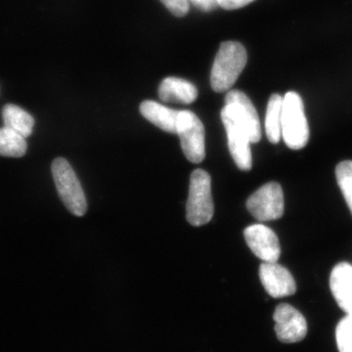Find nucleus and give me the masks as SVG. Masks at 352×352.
<instances>
[{
	"label": "nucleus",
	"instance_id": "dca6fc26",
	"mask_svg": "<svg viewBox=\"0 0 352 352\" xmlns=\"http://www.w3.org/2000/svg\"><path fill=\"white\" fill-rule=\"evenodd\" d=\"M282 107L283 98L279 94L271 95L265 115V132L268 140L277 144L282 138Z\"/></svg>",
	"mask_w": 352,
	"mask_h": 352
},
{
	"label": "nucleus",
	"instance_id": "0eeeda50",
	"mask_svg": "<svg viewBox=\"0 0 352 352\" xmlns=\"http://www.w3.org/2000/svg\"><path fill=\"white\" fill-rule=\"evenodd\" d=\"M221 120L226 129L229 151H230L236 166L241 170H251L252 166V143L247 131L226 107L222 109Z\"/></svg>",
	"mask_w": 352,
	"mask_h": 352
},
{
	"label": "nucleus",
	"instance_id": "9b49d317",
	"mask_svg": "<svg viewBox=\"0 0 352 352\" xmlns=\"http://www.w3.org/2000/svg\"><path fill=\"white\" fill-rule=\"evenodd\" d=\"M259 278L264 289L272 298L294 295L296 292L295 279L291 272L277 263H263L259 268Z\"/></svg>",
	"mask_w": 352,
	"mask_h": 352
},
{
	"label": "nucleus",
	"instance_id": "39448f33",
	"mask_svg": "<svg viewBox=\"0 0 352 352\" xmlns=\"http://www.w3.org/2000/svg\"><path fill=\"white\" fill-rule=\"evenodd\" d=\"M176 134L187 160L193 164L201 163L206 157L205 127L195 113L179 111Z\"/></svg>",
	"mask_w": 352,
	"mask_h": 352
},
{
	"label": "nucleus",
	"instance_id": "f3484780",
	"mask_svg": "<svg viewBox=\"0 0 352 352\" xmlns=\"http://www.w3.org/2000/svg\"><path fill=\"white\" fill-rule=\"evenodd\" d=\"M25 138L7 129H0V156L21 157L27 153Z\"/></svg>",
	"mask_w": 352,
	"mask_h": 352
},
{
	"label": "nucleus",
	"instance_id": "7ed1b4c3",
	"mask_svg": "<svg viewBox=\"0 0 352 352\" xmlns=\"http://www.w3.org/2000/svg\"><path fill=\"white\" fill-rule=\"evenodd\" d=\"M212 197V179L207 171L194 170L190 178L189 197L186 205V217L191 226H201L214 217Z\"/></svg>",
	"mask_w": 352,
	"mask_h": 352
},
{
	"label": "nucleus",
	"instance_id": "a211bd4d",
	"mask_svg": "<svg viewBox=\"0 0 352 352\" xmlns=\"http://www.w3.org/2000/svg\"><path fill=\"white\" fill-rule=\"evenodd\" d=\"M336 176L352 214V161H344L338 164Z\"/></svg>",
	"mask_w": 352,
	"mask_h": 352
},
{
	"label": "nucleus",
	"instance_id": "aec40b11",
	"mask_svg": "<svg viewBox=\"0 0 352 352\" xmlns=\"http://www.w3.org/2000/svg\"><path fill=\"white\" fill-rule=\"evenodd\" d=\"M161 2L176 17H183L189 12V0H161Z\"/></svg>",
	"mask_w": 352,
	"mask_h": 352
},
{
	"label": "nucleus",
	"instance_id": "6e6552de",
	"mask_svg": "<svg viewBox=\"0 0 352 352\" xmlns=\"http://www.w3.org/2000/svg\"><path fill=\"white\" fill-rule=\"evenodd\" d=\"M238 122L244 127L251 143H258L261 139L259 117L251 99L240 90H229L226 96V106Z\"/></svg>",
	"mask_w": 352,
	"mask_h": 352
},
{
	"label": "nucleus",
	"instance_id": "1a4fd4ad",
	"mask_svg": "<svg viewBox=\"0 0 352 352\" xmlns=\"http://www.w3.org/2000/svg\"><path fill=\"white\" fill-rule=\"evenodd\" d=\"M278 340L284 344L300 342L307 337V323L305 316L288 303L278 305L273 314Z\"/></svg>",
	"mask_w": 352,
	"mask_h": 352
},
{
	"label": "nucleus",
	"instance_id": "4468645a",
	"mask_svg": "<svg viewBox=\"0 0 352 352\" xmlns=\"http://www.w3.org/2000/svg\"><path fill=\"white\" fill-rule=\"evenodd\" d=\"M140 113L146 120L159 129L168 133H176L179 111L166 107L157 102L146 100L141 103Z\"/></svg>",
	"mask_w": 352,
	"mask_h": 352
},
{
	"label": "nucleus",
	"instance_id": "423d86ee",
	"mask_svg": "<svg viewBox=\"0 0 352 352\" xmlns=\"http://www.w3.org/2000/svg\"><path fill=\"white\" fill-rule=\"evenodd\" d=\"M248 210L259 221L276 220L284 214V194L281 185L270 182L256 190L247 201Z\"/></svg>",
	"mask_w": 352,
	"mask_h": 352
},
{
	"label": "nucleus",
	"instance_id": "20e7f679",
	"mask_svg": "<svg viewBox=\"0 0 352 352\" xmlns=\"http://www.w3.org/2000/svg\"><path fill=\"white\" fill-rule=\"evenodd\" d=\"M58 194L69 212L82 217L87 210V201L82 185L71 164L64 157H57L51 166Z\"/></svg>",
	"mask_w": 352,
	"mask_h": 352
},
{
	"label": "nucleus",
	"instance_id": "ddd939ff",
	"mask_svg": "<svg viewBox=\"0 0 352 352\" xmlns=\"http://www.w3.org/2000/svg\"><path fill=\"white\" fill-rule=\"evenodd\" d=\"M160 99L168 103L191 104L198 98V89L193 83L183 78L170 76L159 87Z\"/></svg>",
	"mask_w": 352,
	"mask_h": 352
},
{
	"label": "nucleus",
	"instance_id": "4be33fe9",
	"mask_svg": "<svg viewBox=\"0 0 352 352\" xmlns=\"http://www.w3.org/2000/svg\"><path fill=\"white\" fill-rule=\"evenodd\" d=\"M204 12H210L219 7L217 0H189Z\"/></svg>",
	"mask_w": 352,
	"mask_h": 352
},
{
	"label": "nucleus",
	"instance_id": "f03ea898",
	"mask_svg": "<svg viewBox=\"0 0 352 352\" xmlns=\"http://www.w3.org/2000/svg\"><path fill=\"white\" fill-rule=\"evenodd\" d=\"M282 138L289 148L300 150L309 140V126L305 117L302 97L289 91L283 98Z\"/></svg>",
	"mask_w": 352,
	"mask_h": 352
},
{
	"label": "nucleus",
	"instance_id": "f8f14e48",
	"mask_svg": "<svg viewBox=\"0 0 352 352\" xmlns=\"http://www.w3.org/2000/svg\"><path fill=\"white\" fill-rule=\"evenodd\" d=\"M330 288L339 307L346 314L352 312V265L340 263L333 267Z\"/></svg>",
	"mask_w": 352,
	"mask_h": 352
},
{
	"label": "nucleus",
	"instance_id": "9d476101",
	"mask_svg": "<svg viewBox=\"0 0 352 352\" xmlns=\"http://www.w3.org/2000/svg\"><path fill=\"white\" fill-rule=\"evenodd\" d=\"M245 242L251 251L264 263H277L281 256L279 239L274 231L263 224H254L244 231Z\"/></svg>",
	"mask_w": 352,
	"mask_h": 352
},
{
	"label": "nucleus",
	"instance_id": "6ab92c4d",
	"mask_svg": "<svg viewBox=\"0 0 352 352\" xmlns=\"http://www.w3.org/2000/svg\"><path fill=\"white\" fill-rule=\"evenodd\" d=\"M336 339L340 352H352V312L338 324Z\"/></svg>",
	"mask_w": 352,
	"mask_h": 352
},
{
	"label": "nucleus",
	"instance_id": "2eb2a0df",
	"mask_svg": "<svg viewBox=\"0 0 352 352\" xmlns=\"http://www.w3.org/2000/svg\"><path fill=\"white\" fill-rule=\"evenodd\" d=\"M4 126L23 138H27L32 133L34 118L19 106L7 104L2 111Z\"/></svg>",
	"mask_w": 352,
	"mask_h": 352
},
{
	"label": "nucleus",
	"instance_id": "412c9836",
	"mask_svg": "<svg viewBox=\"0 0 352 352\" xmlns=\"http://www.w3.org/2000/svg\"><path fill=\"white\" fill-rule=\"evenodd\" d=\"M254 0H217L219 6L226 10H235V9L242 8L248 4L251 3Z\"/></svg>",
	"mask_w": 352,
	"mask_h": 352
},
{
	"label": "nucleus",
	"instance_id": "f257e3e1",
	"mask_svg": "<svg viewBox=\"0 0 352 352\" xmlns=\"http://www.w3.org/2000/svg\"><path fill=\"white\" fill-rule=\"evenodd\" d=\"M248 54L244 46L237 41L220 44L210 73V85L215 92H226L237 82L247 65Z\"/></svg>",
	"mask_w": 352,
	"mask_h": 352
}]
</instances>
